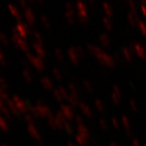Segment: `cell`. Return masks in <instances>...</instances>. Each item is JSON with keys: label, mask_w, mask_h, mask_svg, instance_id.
Instances as JSON below:
<instances>
[{"label": "cell", "mask_w": 146, "mask_h": 146, "mask_svg": "<svg viewBox=\"0 0 146 146\" xmlns=\"http://www.w3.org/2000/svg\"><path fill=\"white\" fill-rule=\"evenodd\" d=\"M87 48L90 51V53H92L93 56H95L101 64H105L107 66H110V67L114 65V60L112 58V56L106 54L105 52H103L100 48L92 44H88Z\"/></svg>", "instance_id": "1"}, {"label": "cell", "mask_w": 146, "mask_h": 146, "mask_svg": "<svg viewBox=\"0 0 146 146\" xmlns=\"http://www.w3.org/2000/svg\"><path fill=\"white\" fill-rule=\"evenodd\" d=\"M78 9V17L82 23H86L88 21V11L87 7L83 2H77L76 4Z\"/></svg>", "instance_id": "2"}, {"label": "cell", "mask_w": 146, "mask_h": 146, "mask_svg": "<svg viewBox=\"0 0 146 146\" xmlns=\"http://www.w3.org/2000/svg\"><path fill=\"white\" fill-rule=\"evenodd\" d=\"M13 101L14 102L17 109L20 112V113H25L28 112L31 108L28 105V103L26 100H23L22 99L19 98L18 96H13Z\"/></svg>", "instance_id": "3"}, {"label": "cell", "mask_w": 146, "mask_h": 146, "mask_svg": "<svg viewBox=\"0 0 146 146\" xmlns=\"http://www.w3.org/2000/svg\"><path fill=\"white\" fill-rule=\"evenodd\" d=\"M37 111V113L39 117H51L52 113L51 110L49 109V108L46 105H43L42 102H40V100L37 101L36 106H35Z\"/></svg>", "instance_id": "4"}, {"label": "cell", "mask_w": 146, "mask_h": 146, "mask_svg": "<svg viewBox=\"0 0 146 146\" xmlns=\"http://www.w3.org/2000/svg\"><path fill=\"white\" fill-rule=\"evenodd\" d=\"M13 32H15L19 37H21V38H25L29 35L28 27L25 23H23L21 21L17 24L15 29H13Z\"/></svg>", "instance_id": "5"}, {"label": "cell", "mask_w": 146, "mask_h": 146, "mask_svg": "<svg viewBox=\"0 0 146 146\" xmlns=\"http://www.w3.org/2000/svg\"><path fill=\"white\" fill-rule=\"evenodd\" d=\"M27 59L29 60V62L32 64V65L38 70L40 71H42L44 70V64L43 62L41 61V59L40 57H37V56H35L31 54H27Z\"/></svg>", "instance_id": "6"}, {"label": "cell", "mask_w": 146, "mask_h": 146, "mask_svg": "<svg viewBox=\"0 0 146 146\" xmlns=\"http://www.w3.org/2000/svg\"><path fill=\"white\" fill-rule=\"evenodd\" d=\"M13 35L12 40L14 42V44L17 47L20 48L22 50H24V51H28V45H27V43L26 42V41L21 37H19L15 32H13Z\"/></svg>", "instance_id": "7"}, {"label": "cell", "mask_w": 146, "mask_h": 146, "mask_svg": "<svg viewBox=\"0 0 146 146\" xmlns=\"http://www.w3.org/2000/svg\"><path fill=\"white\" fill-rule=\"evenodd\" d=\"M65 17L68 20V22L72 24L75 21V12L74 7L72 6L71 4L68 3L66 4V12H65Z\"/></svg>", "instance_id": "8"}, {"label": "cell", "mask_w": 146, "mask_h": 146, "mask_svg": "<svg viewBox=\"0 0 146 146\" xmlns=\"http://www.w3.org/2000/svg\"><path fill=\"white\" fill-rule=\"evenodd\" d=\"M131 51L132 52H135L137 54V56L141 58H146V51L143 48V47H142L139 44H135V43H132L131 44Z\"/></svg>", "instance_id": "9"}, {"label": "cell", "mask_w": 146, "mask_h": 146, "mask_svg": "<svg viewBox=\"0 0 146 146\" xmlns=\"http://www.w3.org/2000/svg\"><path fill=\"white\" fill-rule=\"evenodd\" d=\"M27 130L28 132L30 133V135H32V137L38 140L39 142H41L42 143V139H41V137H40V135L39 133V131L37 130V129L34 126V124H28L27 125Z\"/></svg>", "instance_id": "10"}, {"label": "cell", "mask_w": 146, "mask_h": 146, "mask_svg": "<svg viewBox=\"0 0 146 146\" xmlns=\"http://www.w3.org/2000/svg\"><path fill=\"white\" fill-rule=\"evenodd\" d=\"M24 14H25V18H26L27 22L29 25H34L35 22V15H34L32 9L29 8V7H27L25 9Z\"/></svg>", "instance_id": "11"}, {"label": "cell", "mask_w": 146, "mask_h": 146, "mask_svg": "<svg viewBox=\"0 0 146 146\" xmlns=\"http://www.w3.org/2000/svg\"><path fill=\"white\" fill-rule=\"evenodd\" d=\"M61 110H62L61 112L64 113V115L65 116V118H67L69 120H72L73 118H74L75 113L69 106H66V105L61 106Z\"/></svg>", "instance_id": "12"}, {"label": "cell", "mask_w": 146, "mask_h": 146, "mask_svg": "<svg viewBox=\"0 0 146 146\" xmlns=\"http://www.w3.org/2000/svg\"><path fill=\"white\" fill-rule=\"evenodd\" d=\"M121 98V90L117 86H113V92L112 93V100L113 102L115 104V105H118L120 103Z\"/></svg>", "instance_id": "13"}, {"label": "cell", "mask_w": 146, "mask_h": 146, "mask_svg": "<svg viewBox=\"0 0 146 146\" xmlns=\"http://www.w3.org/2000/svg\"><path fill=\"white\" fill-rule=\"evenodd\" d=\"M68 55H69V57L70 59V61L73 62L74 64H77L78 62V55L77 53V50H76V48H69L68 50Z\"/></svg>", "instance_id": "14"}, {"label": "cell", "mask_w": 146, "mask_h": 146, "mask_svg": "<svg viewBox=\"0 0 146 146\" xmlns=\"http://www.w3.org/2000/svg\"><path fill=\"white\" fill-rule=\"evenodd\" d=\"M33 48H34L35 52L36 53V55L40 58H41V57L43 58V57L46 56V51H45V49L42 47H41V45H39L38 43H35L33 45Z\"/></svg>", "instance_id": "15"}, {"label": "cell", "mask_w": 146, "mask_h": 146, "mask_svg": "<svg viewBox=\"0 0 146 146\" xmlns=\"http://www.w3.org/2000/svg\"><path fill=\"white\" fill-rule=\"evenodd\" d=\"M78 131L79 135H81V137H85L86 139L91 137V135H90L88 129H87L85 126H83V124H82V125H78Z\"/></svg>", "instance_id": "16"}, {"label": "cell", "mask_w": 146, "mask_h": 146, "mask_svg": "<svg viewBox=\"0 0 146 146\" xmlns=\"http://www.w3.org/2000/svg\"><path fill=\"white\" fill-rule=\"evenodd\" d=\"M40 83L43 85V86L48 89V90H53L54 89V84L49 78H48L47 77H43L40 79Z\"/></svg>", "instance_id": "17"}, {"label": "cell", "mask_w": 146, "mask_h": 146, "mask_svg": "<svg viewBox=\"0 0 146 146\" xmlns=\"http://www.w3.org/2000/svg\"><path fill=\"white\" fill-rule=\"evenodd\" d=\"M48 124L54 129H62V124L56 118V117H49L48 118Z\"/></svg>", "instance_id": "18"}, {"label": "cell", "mask_w": 146, "mask_h": 146, "mask_svg": "<svg viewBox=\"0 0 146 146\" xmlns=\"http://www.w3.org/2000/svg\"><path fill=\"white\" fill-rule=\"evenodd\" d=\"M78 106H79L81 111H82L83 113H84L87 117H92V110L89 108L88 106L86 105V104L82 103V102H79Z\"/></svg>", "instance_id": "19"}, {"label": "cell", "mask_w": 146, "mask_h": 146, "mask_svg": "<svg viewBox=\"0 0 146 146\" xmlns=\"http://www.w3.org/2000/svg\"><path fill=\"white\" fill-rule=\"evenodd\" d=\"M8 9H9V11L11 12L12 15H13L15 19H17L18 20H21V15L19 14V11H18V9H17L15 6H13V5H8Z\"/></svg>", "instance_id": "20"}, {"label": "cell", "mask_w": 146, "mask_h": 146, "mask_svg": "<svg viewBox=\"0 0 146 146\" xmlns=\"http://www.w3.org/2000/svg\"><path fill=\"white\" fill-rule=\"evenodd\" d=\"M6 102H7V105H8L9 111H11L12 113H13L14 115H18V114H19V110L17 109V108L15 106L14 102L13 101V100H8Z\"/></svg>", "instance_id": "21"}, {"label": "cell", "mask_w": 146, "mask_h": 146, "mask_svg": "<svg viewBox=\"0 0 146 146\" xmlns=\"http://www.w3.org/2000/svg\"><path fill=\"white\" fill-rule=\"evenodd\" d=\"M128 19L129 21L130 22V24L134 27L137 24H138L139 22V19H138V17L137 15V13H130L129 15H128Z\"/></svg>", "instance_id": "22"}, {"label": "cell", "mask_w": 146, "mask_h": 146, "mask_svg": "<svg viewBox=\"0 0 146 146\" xmlns=\"http://www.w3.org/2000/svg\"><path fill=\"white\" fill-rule=\"evenodd\" d=\"M0 111H1L8 119H11L12 118L11 113H10V111H9L8 108H6V107L5 106V104L2 101V100H0Z\"/></svg>", "instance_id": "23"}, {"label": "cell", "mask_w": 146, "mask_h": 146, "mask_svg": "<svg viewBox=\"0 0 146 146\" xmlns=\"http://www.w3.org/2000/svg\"><path fill=\"white\" fill-rule=\"evenodd\" d=\"M100 43L102 44L103 47H108L110 45V39L106 34H102L100 37Z\"/></svg>", "instance_id": "24"}, {"label": "cell", "mask_w": 146, "mask_h": 146, "mask_svg": "<svg viewBox=\"0 0 146 146\" xmlns=\"http://www.w3.org/2000/svg\"><path fill=\"white\" fill-rule=\"evenodd\" d=\"M121 121H122V123H123V125H124L125 129H126V130H127V135H130V130H129L130 123H129V121L128 117H127V116H125V115H123L122 118H121Z\"/></svg>", "instance_id": "25"}, {"label": "cell", "mask_w": 146, "mask_h": 146, "mask_svg": "<svg viewBox=\"0 0 146 146\" xmlns=\"http://www.w3.org/2000/svg\"><path fill=\"white\" fill-rule=\"evenodd\" d=\"M122 54H123V56L124 58L126 59L127 61L130 62L133 58L132 56V51H130L129 48H123L122 49Z\"/></svg>", "instance_id": "26"}, {"label": "cell", "mask_w": 146, "mask_h": 146, "mask_svg": "<svg viewBox=\"0 0 146 146\" xmlns=\"http://www.w3.org/2000/svg\"><path fill=\"white\" fill-rule=\"evenodd\" d=\"M23 77H24V78L26 79V81L27 83H31V82H32V80H33L32 74H31L29 70H27V69H25L23 70Z\"/></svg>", "instance_id": "27"}, {"label": "cell", "mask_w": 146, "mask_h": 146, "mask_svg": "<svg viewBox=\"0 0 146 146\" xmlns=\"http://www.w3.org/2000/svg\"><path fill=\"white\" fill-rule=\"evenodd\" d=\"M103 9L105 13H107L108 16H112L113 15V10H112V7L108 4V3H104L103 4Z\"/></svg>", "instance_id": "28"}, {"label": "cell", "mask_w": 146, "mask_h": 146, "mask_svg": "<svg viewBox=\"0 0 146 146\" xmlns=\"http://www.w3.org/2000/svg\"><path fill=\"white\" fill-rule=\"evenodd\" d=\"M94 105H95V108H97V110L100 113H102L104 111V109H105V107H104L103 103L100 100H96L94 101Z\"/></svg>", "instance_id": "29"}, {"label": "cell", "mask_w": 146, "mask_h": 146, "mask_svg": "<svg viewBox=\"0 0 146 146\" xmlns=\"http://www.w3.org/2000/svg\"><path fill=\"white\" fill-rule=\"evenodd\" d=\"M68 101L70 102V104L73 107H77V105H78V98L73 96V95H70L69 98H68Z\"/></svg>", "instance_id": "30"}, {"label": "cell", "mask_w": 146, "mask_h": 146, "mask_svg": "<svg viewBox=\"0 0 146 146\" xmlns=\"http://www.w3.org/2000/svg\"><path fill=\"white\" fill-rule=\"evenodd\" d=\"M33 35H34V38L35 39V40L38 42V44L39 45H42V43H43L42 38H41V35L37 32V31H34V32H33Z\"/></svg>", "instance_id": "31"}, {"label": "cell", "mask_w": 146, "mask_h": 146, "mask_svg": "<svg viewBox=\"0 0 146 146\" xmlns=\"http://www.w3.org/2000/svg\"><path fill=\"white\" fill-rule=\"evenodd\" d=\"M55 55L56 56V58L60 61V62H62L64 59V53H62V51L60 49V48H56L55 49Z\"/></svg>", "instance_id": "32"}, {"label": "cell", "mask_w": 146, "mask_h": 146, "mask_svg": "<svg viewBox=\"0 0 146 146\" xmlns=\"http://www.w3.org/2000/svg\"><path fill=\"white\" fill-rule=\"evenodd\" d=\"M69 90L71 92V95L75 96L78 98V90H77V87L74 84H69Z\"/></svg>", "instance_id": "33"}, {"label": "cell", "mask_w": 146, "mask_h": 146, "mask_svg": "<svg viewBox=\"0 0 146 146\" xmlns=\"http://www.w3.org/2000/svg\"><path fill=\"white\" fill-rule=\"evenodd\" d=\"M0 128H1L3 130L5 131H7L8 130V124L7 122L5 121V120L1 116V114H0Z\"/></svg>", "instance_id": "34"}, {"label": "cell", "mask_w": 146, "mask_h": 146, "mask_svg": "<svg viewBox=\"0 0 146 146\" xmlns=\"http://www.w3.org/2000/svg\"><path fill=\"white\" fill-rule=\"evenodd\" d=\"M56 118L62 124V125H64V124L66 123V121H65V116L64 115V113H62L61 111H59L57 113H56Z\"/></svg>", "instance_id": "35"}, {"label": "cell", "mask_w": 146, "mask_h": 146, "mask_svg": "<svg viewBox=\"0 0 146 146\" xmlns=\"http://www.w3.org/2000/svg\"><path fill=\"white\" fill-rule=\"evenodd\" d=\"M102 21H103L104 26H105V27L108 30H111L112 29V22L110 21V19L108 18H103Z\"/></svg>", "instance_id": "36"}, {"label": "cell", "mask_w": 146, "mask_h": 146, "mask_svg": "<svg viewBox=\"0 0 146 146\" xmlns=\"http://www.w3.org/2000/svg\"><path fill=\"white\" fill-rule=\"evenodd\" d=\"M40 20H41V22H42V24L44 25L45 27H47V28H49V27H50L49 19H48L45 15H42V16L40 17Z\"/></svg>", "instance_id": "37"}, {"label": "cell", "mask_w": 146, "mask_h": 146, "mask_svg": "<svg viewBox=\"0 0 146 146\" xmlns=\"http://www.w3.org/2000/svg\"><path fill=\"white\" fill-rule=\"evenodd\" d=\"M58 90H59V92H60V93L62 94V98L64 99H65V100H68V98H69V93H68V92L62 87V86H59V88H58Z\"/></svg>", "instance_id": "38"}, {"label": "cell", "mask_w": 146, "mask_h": 146, "mask_svg": "<svg viewBox=\"0 0 146 146\" xmlns=\"http://www.w3.org/2000/svg\"><path fill=\"white\" fill-rule=\"evenodd\" d=\"M24 119H25V121H26L27 122H28V124H34V122H35L34 116L32 115V114H30V113L25 114Z\"/></svg>", "instance_id": "39"}, {"label": "cell", "mask_w": 146, "mask_h": 146, "mask_svg": "<svg viewBox=\"0 0 146 146\" xmlns=\"http://www.w3.org/2000/svg\"><path fill=\"white\" fill-rule=\"evenodd\" d=\"M76 140H77L78 143L80 144V145H84V144H86L88 143L87 142V139H86L85 137H81V135H79L76 137Z\"/></svg>", "instance_id": "40"}, {"label": "cell", "mask_w": 146, "mask_h": 146, "mask_svg": "<svg viewBox=\"0 0 146 146\" xmlns=\"http://www.w3.org/2000/svg\"><path fill=\"white\" fill-rule=\"evenodd\" d=\"M138 27H139V29L141 31V33L144 36H146V25L143 21H139L138 22Z\"/></svg>", "instance_id": "41"}, {"label": "cell", "mask_w": 146, "mask_h": 146, "mask_svg": "<svg viewBox=\"0 0 146 146\" xmlns=\"http://www.w3.org/2000/svg\"><path fill=\"white\" fill-rule=\"evenodd\" d=\"M0 100H9V96H8V94L5 92H4V90L2 89V88H0Z\"/></svg>", "instance_id": "42"}, {"label": "cell", "mask_w": 146, "mask_h": 146, "mask_svg": "<svg viewBox=\"0 0 146 146\" xmlns=\"http://www.w3.org/2000/svg\"><path fill=\"white\" fill-rule=\"evenodd\" d=\"M84 86H85V88H86V90L87 91V92H92V91H93V87H92V84L90 82H88V81H85L84 83Z\"/></svg>", "instance_id": "43"}, {"label": "cell", "mask_w": 146, "mask_h": 146, "mask_svg": "<svg viewBox=\"0 0 146 146\" xmlns=\"http://www.w3.org/2000/svg\"><path fill=\"white\" fill-rule=\"evenodd\" d=\"M64 129H65L66 132L68 134H70V135H72L73 133H74V129H73L72 126H71V125H70L69 123H67V122L64 124Z\"/></svg>", "instance_id": "44"}, {"label": "cell", "mask_w": 146, "mask_h": 146, "mask_svg": "<svg viewBox=\"0 0 146 146\" xmlns=\"http://www.w3.org/2000/svg\"><path fill=\"white\" fill-rule=\"evenodd\" d=\"M53 75L55 76V78L57 80H61L62 78V73H61V71L58 69H54L53 70Z\"/></svg>", "instance_id": "45"}, {"label": "cell", "mask_w": 146, "mask_h": 146, "mask_svg": "<svg viewBox=\"0 0 146 146\" xmlns=\"http://www.w3.org/2000/svg\"><path fill=\"white\" fill-rule=\"evenodd\" d=\"M54 96L56 97L57 101H62V100H64V98H62V94L60 93L58 89L57 90H54Z\"/></svg>", "instance_id": "46"}, {"label": "cell", "mask_w": 146, "mask_h": 146, "mask_svg": "<svg viewBox=\"0 0 146 146\" xmlns=\"http://www.w3.org/2000/svg\"><path fill=\"white\" fill-rule=\"evenodd\" d=\"M129 105H130V108H131V109H132L134 112H137V111L138 110L137 105V103L135 102V100H131L129 101Z\"/></svg>", "instance_id": "47"}, {"label": "cell", "mask_w": 146, "mask_h": 146, "mask_svg": "<svg viewBox=\"0 0 146 146\" xmlns=\"http://www.w3.org/2000/svg\"><path fill=\"white\" fill-rule=\"evenodd\" d=\"M0 41H1L2 43H4L5 45H7L8 44V39L6 38V36L2 34L1 32H0Z\"/></svg>", "instance_id": "48"}, {"label": "cell", "mask_w": 146, "mask_h": 146, "mask_svg": "<svg viewBox=\"0 0 146 146\" xmlns=\"http://www.w3.org/2000/svg\"><path fill=\"white\" fill-rule=\"evenodd\" d=\"M111 121H112V124L113 125V127L115 128V129H119L120 128V123H119V121H118V120L116 118L113 117L111 119Z\"/></svg>", "instance_id": "49"}, {"label": "cell", "mask_w": 146, "mask_h": 146, "mask_svg": "<svg viewBox=\"0 0 146 146\" xmlns=\"http://www.w3.org/2000/svg\"><path fill=\"white\" fill-rule=\"evenodd\" d=\"M76 50H77V53H78V56L79 57H85V52H84V50L82 49V48H80V47H78V48H76Z\"/></svg>", "instance_id": "50"}, {"label": "cell", "mask_w": 146, "mask_h": 146, "mask_svg": "<svg viewBox=\"0 0 146 146\" xmlns=\"http://www.w3.org/2000/svg\"><path fill=\"white\" fill-rule=\"evenodd\" d=\"M99 123H100V127H101L103 129H108V124H107L106 121L104 120V119H100V120L99 121Z\"/></svg>", "instance_id": "51"}, {"label": "cell", "mask_w": 146, "mask_h": 146, "mask_svg": "<svg viewBox=\"0 0 146 146\" xmlns=\"http://www.w3.org/2000/svg\"><path fill=\"white\" fill-rule=\"evenodd\" d=\"M0 62H1V64H2V65H5V56H4V54H3V52H2L1 48H0Z\"/></svg>", "instance_id": "52"}, {"label": "cell", "mask_w": 146, "mask_h": 146, "mask_svg": "<svg viewBox=\"0 0 146 146\" xmlns=\"http://www.w3.org/2000/svg\"><path fill=\"white\" fill-rule=\"evenodd\" d=\"M0 86L4 89H6L7 88V84L6 82L5 81V79L3 78H0Z\"/></svg>", "instance_id": "53"}, {"label": "cell", "mask_w": 146, "mask_h": 146, "mask_svg": "<svg viewBox=\"0 0 146 146\" xmlns=\"http://www.w3.org/2000/svg\"><path fill=\"white\" fill-rule=\"evenodd\" d=\"M129 5L130 6V9L132 10L133 13H137V7H135V5L134 2H129Z\"/></svg>", "instance_id": "54"}, {"label": "cell", "mask_w": 146, "mask_h": 146, "mask_svg": "<svg viewBox=\"0 0 146 146\" xmlns=\"http://www.w3.org/2000/svg\"><path fill=\"white\" fill-rule=\"evenodd\" d=\"M75 120H76V122L78 123V125H82L83 122H84V121H83L82 117L79 116V115H77V116L75 117Z\"/></svg>", "instance_id": "55"}, {"label": "cell", "mask_w": 146, "mask_h": 146, "mask_svg": "<svg viewBox=\"0 0 146 146\" xmlns=\"http://www.w3.org/2000/svg\"><path fill=\"white\" fill-rule=\"evenodd\" d=\"M141 11H142V13L146 16V5L142 3V5H141Z\"/></svg>", "instance_id": "56"}, {"label": "cell", "mask_w": 146, "mask_h": 146, "mask_svg": "<svg viewBox=\"0 0 146 146\" xmlns=\"http://www.w3.org/2000/svg\"><path fill=\"white\" fill-rule=\"evenodd\" d=\"M132 144H133V146H141V143L137 139H133Z\"/></svg>", "instance_id": "57"}, {"label": "cell", "mask_w": 146, "mask_h": 146, "mask_svg": "<svg viewBox=\"0 0 146 146\" xmlns=\"http://www.w3.org/2000/svg\"><path fill=\"white\" fill-rule=\"evenodd\" d=\"M19 5H21L23 8H25V9L27 8V3L25 1H19Z\"/></svg>", "instance_id": "58"}, {"label": "cell", "mask_w": 146, "mask_h": 146, "mask_svg": "<svg viewBox=\"0 0 146 146\" xmlns=\"http://www.w3.org/2000/svg\"><path fill=\"white\" fill-rule=\"evenodd\" d=\"M22 62H23V65H24V66H26V67H27V68H28V62H27V61L23 60V61H22Z\"/></svg>", "instance_id": "59"}, {"label": "cell", "mask_w": 146, "mask_h": 146, "mask_svg": "<svg viewBox=\"0 0 146 146\" xmlns=\"http://www.w3.org/2000/svg\"><path fill=\"white\" fill-rule=\"evenodd\" d=\"M109 146H117V144H116L115 143H110Z\"/></svg>", "instance_id": "60"}, {"label": "cell", "mask_w": 146, "mask_h": 146, "mask_svg": "<svg viewBox=\"0 0 146 146\" xmlns=\"http://www.w3.org/2000/svg\"><path fill=\"white\" fill-rule=\"evenodd\" d=\"M68 146H77V145H75V144H73L72 143H68Z\"/></svg>", "instance_id": "61"}, {"label": "cell", "mask_w": 146, "mask_h": 146, "mask_svg": "<svg viewBox=\"0 0 146 146\" xmlns=\"http://www.w3.org/2000/svg\"><path fill=\"white\" fill-rule=\"evenodd\" d=\"M1 146H8V145H6V144H2Z\"/></svg>", "instance_id": "62"}, {"label": "cell", "mask_w": 146, "mask_h": 146, "mask_svg": "<svg viewBox=\"0 0 146 146\" xmlns=\"http://www.w3.org/2000/svg\"><path fill=\"white\" fill-rule=\"evenodd\" d=\"M94 146H97V145H94Z\"/></svg>", "instance_id": "63"}]
</instances>
